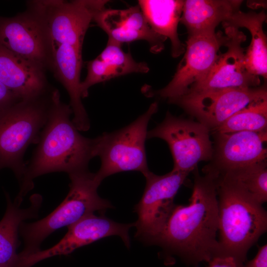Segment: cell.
Masks as SVG:
<instances>
[{
    "label": "cell",
    "mask_w": 267,
    "mask_h": 267,
    "mask_svg": "<svg viewBox=\"0 0 267 267\" xmlns=\"http://www.w3.org/2000/svg\"><path fill=\"white\" fill-rule=\"evenodd\" d=\"M217 174L206 167L201 176L196 169L188 205H175L154 244L197 266L219 256Z\"/></svg>",
    "instance_id": "cell-1"
},
{
    "label": "cell",
    "mask_w": 267,
    "mask_h": 267,
    "mask_svg": "<svg viewBox=\"0 0 267 267\" xmlns=\"http://www.w3.org/2000/svg\"><path fill=\"white\" fill-rule=\"evenodd\" d=\"M72 113L70 105L62 102L58 90H53L48 119L19 182L20 190L14 200L18 204L33 188V180L38 177L57 172L69 175L88 170L93 158V139L79 133L70 120Z\"/></svg>",
    "instance_id": "cell-2"
},
{
    "label": "cell",
    "mask_w": 267,
    "mask_h": 267,
    "mask_svg": "<svg viewBox=\"0 0 267 267\" xmlns=\"http://www.w3.org/2000/svg\"><path fill=\"white\" fill-rule=\"evenodd\" d=\"M219 256L243 265L250 248L267 229V213L238 182L217 172Z\"/></svg>",
    "instance_id": "cell-3"
},
{
    "label": "cell",
    "mask_w": 267,
    "mask_h": 267,
    "mask_svg": "<svg viewBox=\"0 0 267 267\" xmlns=\"http://www.w3.org/2000/svg\"><path fill=\"white\" fill-rule=\"evenodd\" d=\"M69 192L62 203L50 214L38 221L22 222L19 232L24 242L18 256H26L39 251L43 241L55 230L73 224L96 211L113 208L110 202L101 198L97 188L100 184L95 173L89 170L69 175Z\"/></svg>",
    "instance_id": "cell-4"
},
{
    "label": "cell",
    "mask_w": 267,
    "mask_h": 267,
    "mask_svg": "<svg viewBox=\"0 0 267 267\" xmlns=\"http://www.w3.org/2000/svg\"><path fill=\"white\" fill-rule=\"evenodd\" d=\"M53 91L19 101L0 112V170H11L19 182L26 168L24 155L31 144L38 143L48 119Z\"/></svg>",
    "instance_id": "cell-5"
},
{
    "label": "cell",
    "mask_w": 267,
    "mask_h": 267,
    "mask_svg": "<svg viewBox=\"0 0 267 267\" xmlns=\"http://www.w3.org/2000/svg\"><path fill=\"white\" fill-rule=\"evenodd\" d=\"M158 109V103L153 102L130 125L93 138V157L98 156L101 160L100 168L95 173L99 182L117 173L138 171L144 175L150 171L145 143L148 123Z\"/></svg>",
    "instance_id": "cell-6"
},
{
    "label": "cell",
    "mask_w": 267,
    "mask_h": 267,
    "mask_svg": "<svg viewBox=\"0 0 267 267\" xmlns=\"http://www.w3.org/2000/svg\"><path fill=\"white\" fill-rule=\"evenodd\" d=\"M105 0H34L31 7L39 16L52 48L69 44L82 48L95 14L105 8Z\"/></svg>",
    "instance_id": "cell-7"
},
{
    "label": "cell",
    "mask_w": 267,
    "mask_h": 267,
    "mask_svg": "<svg viewBox=\"0 0 267 267\" xmlns=\"http://www.w3.org/2000/svg\"><path fill=\"white\" fill-rule=\"evenodd\" d=\"M189 173L173 170L162 176L150 171L144 176L146 185L143 195L135 206L137 220L135 237L154 244L161 233L174 206V198Z\"/></svg>",
    "instance_id": "cell-8"
},
{
    "label": "cell",
    "mask_w": 267,
    "mask_h": 267,
    "mask_svg": "<svg viewBox=\"0 0 267 267\" xmlns=\"http://www.w3.org/2000/svg\"><path fill=\"white\" fill-rule=\"evenodd\" d=\"M154 137L168 143L174 160L173 170L189 174L199 162L212 159L214 149L210 130L199 122L168 112L160 124L147 132V139Z\"/></svg>",
    "instance_id": "cell-9"
},
{
    "label": "cell",
    "mask_w": 267,
    "mask_h": 267,
    "mask_svg": "<svg viewBox=\"0 0 267 267\" xmlns=\"http://www.w3.org/2000/svg\"><path fill=\"white\" fill-rule=\"evenodd\" d=\"M226 40V35L221 32L188 36L183 57L171 81L159 90L145 86L143 93L147 97L158 96L168 100L184 95L208 74Z\"/></svg>",
    "instance_id": "cell-10"
},
{
    "label": "cell",
    "mask_w": 267,
    "mask_h": 267,
    "mask_svg": "<svg viewBox=\"0 0 267 267\" xmlns=\"http://www.w3.org/2000/svg\"><path fill=\"white\" fill-rule=\"evenodd\" d=\"M265 97L267 90L263 86L188 93L168 101L180 106L213 130L251 102Z\"/></svg>",
    "instance_id": "cell-11"
},
{
    "label": "cell",
    "mask_w": 267,
    "mask_h": 267,
    "mask_svg": "<svg viewBox=\"0 0 267 267\" xmlns=\"http://www.w3.org/2000/svg\"><path fill=\"white\" fill-rule=\"evenodd\" d=\"M0 44L44 70L51 66V44L39 16L29 6L14 17H0Z\"/></svg>",
    "instance_id": "cell-12"
},
{
    "label": "cell",
    "mask_w": 267,
    "mask_h": 267,
    "mask_svg": "<svg viewBox=\"0 0 267 267\" xmlns=\"http://www.w3.org/2000/svg\"><path fill=\"white\" fill-rule=\"evenodd\" d=\"M133 226L134 222L120 223L103 215H89L69 226L65 236L53 247L26 256H18L15 267H31L44 259L68 255L81 247L112 235L120 236L129 248L131 243L129 230Z\"/></svg>",
    "instance_id": "cell-13"
},
{
    "label": "cell",
    "mask_w": 267,
    "mask_h": 267,
    "mask_svg": "<svg viewBox=\"0 0 267 267\" xmlns=\"http://www.w3.org/2000/svg\"><path fill=\"white\" fill-rule=\"evenodd\" d=\"M223 28L227 37L226 51L220 54L205 77L193 86L186 94L260 86V78L250 74L246 67V50L241 46L246 39V35L235 27Z\"/></svg>",
    "instance_id": "cell-14"
},
{
    "label": "cell",
    "mask_w": 267,
    "mask_h": 267,
    "mask_svg": "<svg viewBox=\"0 0 267 267\" xmlns=\"http://www.w3.org/2000/svg\"><path fill=\"white\" fill-rule=\"evenodd\" d=\"M267 131L216 134L214 161L208 167L223 172L266 161Z\"/></svg>",
    "instance_id": "cell-15"
},
{
    "label": "cell",
    "mask_w": 267,
    "mask_h": 267,
    "mask_svg": "<svg viewBox=\"0 0 267 267\" xmlns=\"http://www.w3.org/2000/svg\"><path fill=\"white\" fill-rule=\"evenodd\" d=\"M93 21L107 34L108 40L121 45L145 41L153 53L164 48L167 39L151 29L138 5L122 9L105 8L95 14Z\"/></svg>",
    "instance_id": "cell-16"
},
{
    "label": "cell",
    "mask_w": 267,
    "mask_h": 267,
    "mask_svg": "<svg viewBox=\"0 0 267 267\" xmlns=\"http://www.w3.org/2000/svg\"><path fill=\"white\" fill-rule=\"evenodd\" d=\"M82 48L61 44L52 49L51 67L55 77L67 90L74 116L72 122L80 131H87L90 121L82 101L80 74Z\"/></svg>",
    "instance_id": "cell-17"
},
{
    "label": "cell",
    "mask_w": 267,
    "mask_h": 267,
    "mask_svg": "<svg viewBox=\"0 0 267 267\" xmlns=\"http://www.w3.org/2000/svg\"><path fill=\"white\" fill-rule=\"evenodd\" d=\"M44 71L0 44V81L20 100L49 92Z\"/></svg>",
    "instance_id": "cell-18"
},
{
    "label": "cell",
    "mask_w": 267,
    "mask_h": 267,
    "mask_svg": "<svg viewBox=\"0 0 267 267\" xmlns=\"http://www.w3.org/2000/svg\"><path fill=\"white\" fill-rule=\"evenodd\" d=\"M242 0H183L180 22L187 29L188 36L215 32L221 23L227 21L240 10Z\"/></svg>",
    "instance_id": "cell-19"
},
{
    "label": "cell",
    "mask_w": 267,
    "mask_h": 267,
    "mask_svg": "<svg viewBox=\"0 0 267 267\" xmlns=\"http://www.w3.org/2000/svg\"><path fill=\"white\" fill-rule=\"evenodd\" d=\"M183 0H139L138 5L151 29L157 34L169 39L171 54L177 58L184 53L185 45L180 40L178 28Z\"/></svg>",
    "instance_id": "cell-20"
},
{
    "label": "cell",
    "mask_w": 267,
    "mask_h": 267,
    "mask_svg": "<svg viewBox=\"0 0 267 267\" xmlns=\"http://www.w3.org/2000/svg\"><path fill=\"white\" fill-rule=\"evenodd\" d=\"M5 194L6 209L0 221V267H14L18 258L16 249L20 226L24 221L38 217L42 198L39 194L32 195L30 205L22 209L11 201L7 193Z\"/></svg>",
    "instance_id": "cell-21"
},
{
    "label": "cell",
    "mask_w": 267,
    "mask_h": 267,
    "mask_svg": "<svg viewBox=\"0 0 267 267\" xmlns=\"http://www.w3.org/2000/svg\"><path fill=\"white\" fill-rule=\"evenodd\" d=\"M266 18L264 10L245 13L239 10L222 23L223 27L245 28L249 30L251 41L245 53L246 67L250 74L265 79L267 77V39L263 24Z\"/></svg>",
    "instance_id": "cell-22"
},
{
    "label": "cell",
    "mask_w": 267,
    "mask_h": 267,
    "mask_svg": "<svg viewBox=\"0 0 267 267\" xmlns=\"http://www.w3.org/2000/svg\"><path fill=\"white\" fill-rule=\"evenodd\" d=\"M267 97L255 100L239 110L213 131L215 134L267 130Z\"/></svg>",
    "instance_id": "cell-23"
},
{
    "label": "cell",
    "mask_w": 267,
    "mask_h": 267,
    "mask_svg": "<svg viewBox=\"0 0 267 267\" xmlns=\"http://www.w3.org/2000/svg\"><path fill=\"white\" fill-rule=\"evenodd\" d=\"M219 173L225 174L236 181L260 204L263 205L267 202L266 161Z\"/></svg>",
    "instance_id": "cell-24"
},
{
    "label": "cell",
    "mask_w": 267,
    "mask_h": 267,
    "mask_svg": "<svg viewBox=\"0 0 267 267\" xmlns=\"http://www.w3.org/2000/svg\"><path fill=\"white\" fill-rule=\"evenodd\" d=\"M97 57L114 68L120 76L132 73H146L149 71L146 63L136 61L130 52L123 51L121 44L110 40Z\"/></svg>",
    "instance_id": "cell-25"
},
{
    "label": "cell",
    "mask_w": 267,
    "mask_h": 267,
    "mask_svg": "<svg viewBox=\"0 0 267 267\" xmlns=\"http://www.w3.org/2000/svg\"><path fill=\"white\" fill-rule=\"evenodd\" d=\"M87 75L81 83L82 98L88 96L89 89L91 86L119 77L113 68L97 57L87 62Z\"/></svg>",
    "instance_id": "cell-26"
},
{
    "label": "cell",
    "mask_w": 267,
    "mask_h": 267,
    "mask_svg": "<svg viewBox=\"0 0 267 267\" xmlns=\"http://www.w3.org/2000/svg\"><path fill=\"white\" fill-rule=\"evenodd\" d=\"M21 101L0 81V112Z\"/></svg>",
    "instance_id": "cell-27"
},
{
    "label": "cell",
    "mask_w": 267,
    "mask_h": 267,
    "mask_svg": "<svg viewBox=\"0 0 267 267\" xmlns=\"http://www.w3.org/2000/svg\"><path fill=\"white\" fill-rule=\"evenodd\" d=\"M240 267H267V245L261 247L254 259Z\"/></svg>",
    "instance_id": "cell-28"
},
{
    "label": "cell",
    "mask_w": 267,
    "mask_h": 267,
    "mask_svg": "<svg viewBox=\"0 0 267 267\" xmlns=\"http://www.w3.org/2000/svg\"><path fill=\"white\" fill-rule=\"evenodd\" d=\"M208 263L207 267H240L235 260L230 257L216 256Z\"/></svg>",
    "instance_id": "cell-29"
}]
</instances>
